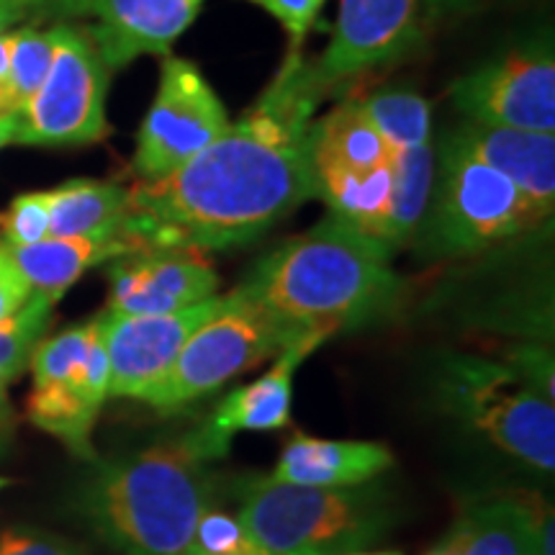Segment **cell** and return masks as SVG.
<instances>
[{
	"label": "cell",
	"mask_w": 555,
	"mask_h": 555,
	"mask_svg": "<svg viewBox=\"0 0 555 555\" xmlns=\"http://www.w3.org/2000/svg\"><path fill=\"white\" fill-rule=\"evenodd\" d=\"M322 95L291 52L260 101L208 147L155 180L127 185L121 237L137 249L240 247L317 198L309 129Z\"/></svg>",
	"instance_id": "6da1fadb"
},
{
	"label": "cell",
	"mask_w": 555,
	"mask_h": 555,
	"mask_svg": "<svg viewBox=\"0 0 555 555\" xmlns=\"http://www.w3.org/2000/svg\"><path fill=\"white\" fill-rule=\"evenodd\" d=\"M391 258L378 242L327 214L268 253L237 288L291 327L332 337L399 309L404 281Z\"/></svg>",
	"instance_id": "7a4b0ae2"
},
{
	"label": "cell",
	"mask_w": 555,
	"mask_h": 555,
	"mask_svg": "<svg viewBox=\"0 0 555 555\" xmlns=\"http://www.w3.org/2000/svg\"><path fill=\"white\" fill-rule=\"evenodd\" d=\"M208 463L193 433L111 461L80 489V515L124 555H185L219 496Z\"/></svg>",
	"instance_id": "3957f363"
},
{
	"label": "cell",
	"mask_w": 555,
	"mask_h": 555,
	"mask_svg": "<svg viewBox=\"0 0 555 555\" xmlns=\"http://www.w3.org/2000/svg\"><path fill=\"white\" fill-rule=\"evenodd\" d=\"M237 519L262 555H345L384 538L391 512L363 486L317 489L247 476L234 486Z\"/></svg>",
	"instance_id": "277c9868"
},
{
	"label": "cell",
	"mask_w": 555,
	"mask_h": 555,
	"mask_svg": "<svg viewBox=\"0 0 555 555\" xmlns=\"http://www.w3.org/2000/svg\"><path fill=\"white\" fill-rule=\"evenodd\" d=\"M543 224L515 183L450 131L435 155L433 191L412 242L429 258H466Z\"/></svg>",
	"instance_id": "5b68a950"
},
{
	"label": "cell",
	"mask_w": 555,
	"mask_h": 555,
	"mask_svg": "<svg viewBox=\"0 0 555 555\" xmlns=\"http://www.w3.org/2000/svg\"><path fill=\"white\" fill-rule=\"evenodd\" d=\"M307 337L330 339L319 332L291 327L234 288L221 296L219 309L193 332L170 371L139 401H147L163 414H172L193 401L211 397L227 380L278 358L286 347Z\"/></svg>",
	"instance_id": "8992f818"
},
{
	"label": "cell",
	"mask_w": 555,
	"mask_h": 555,
	"mask_svg": "<svg viewBox=\"0 0 555 555\" xmlns=\"http://www.w3.org/2000/svg\"><path fill=\"white\" fill-rule=\"evenodd\" d=\"M446 397L455 412L504 453L527 466L555 470L553 399L509 363L486 358H455L446 367Z\"/></svg>",
	"instance_id": "52a82bcc"
},
{
	"label": "cell",
	"mask_w": 555,
	"mask_h": 555,
	"mask_svg": "<svg viewBox=\"0 0 555 555\" xmlns=\"http://www.w3.org/2000/svg\"><path fill=\"white\" fill-rule=\"evenodd\" d=\"M111 67L88 29L54 24V57L37 93L16 119V142L26 147H86L111 134L106 119Z\"/></svg>",
	"instance_id": "ba28073f"
},
{
	"label": "cell",
	"mask_w": 555,
	"mask_h": 555,
	"mask_svg": "<svg viewBox=\"0 0 555 555\" xmlns=\"http://www.w3.org/2000/svg\"><path fill=\"white\" fill-rule=\"evenodd\" d=\"M229 124V111L204 73L191 60L165 54L157 93L139 127L131 157L137 180H155L178 170Z\"/></svg>",
	"instance_id": "9c48e42d"
},
{
	"label": "cell",
	"mask_w": 555,
	"mask_h": 555,
	"mask_svg": "<svg viewBox=\"0 0 555 555\" xmlns=\"http://www.w3.org/2000/svg\"><path fill=\"white\" fill-rule=\"evenodd\" d=\"M425 0H339L335 31L309 78L322 99L356 78L409 57L425 39Z\"/></svg>",
	"instance_id": "30bf717a"
},
{
	"label": "cell",
	"mask_w": 555,
	"mask_h": 555,
	"mask_svg": "<svg viewBox=\"0 0 555 555\" xmlns=\"http://www.w3.org/2000/svg\"><path fill=\"white\" fill-rule=\"evenodd\" d=\"M455 108L474 124L555 134V57L551 41H532L455 80Z\"/></svg>",
	"instance_id": "8fae6325"
},
{
	"label": "cell",
	"mask_w": 555,
	"mask_h": 555,
	"mask_svg": "<svg viewBox=\"0 0 555 555\" xmlns=\"http://www.w3.org/2000/svg\"><path fill=\"white\" fill-rule=\"evenodd\" d=\"M221 296L157 317H124L101 311V335L108 358V397L142 399L157 384L189 337L219 309Z\"/></svg>",
	"instance_id": "7c38bea8"
},
{
	"label": "cell",
	"mask_w": 555,
	"mask_h": 555,
	"mask_svg": "<svg viewBox=\"0 0 555 555\" xmlns=\"http://www.w3.org/2000/svg\"><path fill=\"white\" fill-rule=\"evenodd\" d=\"M108 307L124 317H157L217 296L219 275L204 253L139 249L111 260Z\"/></svg>",
	"instance_id": "4fadbf2b"
},
{
	"label": "cell",
	"mask_w": 555,
	"mask_h": 555,
	"mask_svg": "<svg viewBox=\"0 0 555 555\" xmlns=\"http://www.w3.org/2000/svg\"><path fill=\"white\" fill-rule=\"evenodd\" d=\"M324 337H307L286 347L270 371L253 384L240 386L217 406L198 429H193L198 446L208 461H217L229 453L232 437L237 433H270L283 429L291 420V397H294V376L298 365L307 360Z\"/></svg>",
	"instance_id": "5bb4252c"
},
{
	"label": "cell",
	"mask_w": 555,
	"mask_h": 555,
	"mask_svg": "<svg viewBox=\"0 0 555 555\" xmlns=\"http://www.w3.org/2000/svg\"><path fill=\"white\" fill-rule=\"evenodd\" d=\"M201 0H90L95 18L90 37L111 69L142 54H170V47L196 21Z\"/></svg>",
	"instance_id": "9a60e30c"
},
{
	"label": "cell",
	"mask_w": 555,
	"mask_h": 555,
	"mask_svg": "<svg viewBox=\"0 0 555 555\" xmlns=\"http://www.w3.org/2000/svg\"><path fill=\"white\" fill-rule=\"evenodd\" d=\"M453 134L466 147L515 183L540 219L551 221L555 208V134L463 121Z\"/></svg>",
	"instance_id": "2e32d148"
},
{
	"label": "cell",
	"mask_w": 555,
	"mask_h": 555,
	"mask_svg": "<svg viewBox=\"0 0 555 555\" xmlns=\"http://www.w3.org/2000/svg\"><path fill=\"white\" fill-rule=\"evenodd\" d=\"M393 466L391 448L384 442L319 440L296 433L283 448L281 461L270 478L283 483L347 489L363 486Z\"/></svg>",
	"instance_id": "e0dca14e"
},
{
	"label": "cell",
	"mask_w": 555,
	"mask_h": 555,
	"mask_svg": "<svg viewBox=\"0 0 555 555\" xmlns=\"http://www.w3.org/2000/svg\"><path fill=\"white\" fill-rule=\"evenodd\" d=\"M545 512L540 499L522 494L486 499L429 555H535Z\"/></svg>",
	"instance_id": "ac0fdd59"
},
{
	"label": "cell",
	"mask_w": 555,
	"mask_h": 555,
	"mask_svg": "<svg viewBox=\"0 0 555 555\" xmlns=\"http://www.w3.org/2000/svg\"><path fill=\"white\" fill-rule=\"evenodd\" d=\"M16 262L21 275L29 281L34 294L50 296L60 301L69 286L80 281L86 270L139 253L127 237H47L37 245L5 247Z\"/></svg>",
	"instance_id": "d6986e66"
},
{
	"label": "cell",
	"mask_w": 555,
	"mask_h": 555,
	"mask_svg": "<svg viewBox=\"0 0 555 555\" xmlns=\"http://www.w3.org/2000/svg\"><path fill=\"white\" fill-rule=\"evenodd\" d=\"M311 170H371L388 165L393 150L365 119L356 101H345L311 121Z\"/></svg>",
	"instance_id": "ffe728a7"
},
{
	"label": "cell",
	"mask_w": 555,
	"mask_h": 555,
	"mask_svg": "<svg viewBox=\"0 0 555 555\" xmlns=\"http://www.w3.org/2000/svg\"><path fill=\"white\" fill-rule=\"evenodd\" d=\"M50 237H121L127 185L114 180H67L47 191Z\"/></svg>",
	"instance_id": "44dd1931"
},
{
	"label": "cell",
	"mask_w": 555,
	"mask_h": 555,
	"mask_svg": "<svg viewBox=\"0 0 555 555\" xmlns=\"http://www.w3.org/2000/svg\"><path fill=\"white\" fill-rule=\"evenodd\" d=\"M435 178L433 144L393 152V193L386 217L380 221L376 242L386 253L397 255L414 240L416 227L427 211L429 191Z\"/></svg>",
	"instance_id": "7402d4cb"
},
{
	"label": "cell",
	"mask_w": 555,
	"mask_h": 555,
	"mask_svg": "<svg viewBox=\"0 0 555 555\" xmlns=\"http://www.w3.org/2000/svg\"><path fill=\"white\" fill-rule=\"evenodd\" d=\"M356 103L393 152L433 144V111L420 93L388 88L376 90Z\"/></svg>",
	"instance_id": "603a6c76"
},
{
	"label": "cell",
	"mask_w": 555,
	"mask_h": 555,
	"mask_svg": "<svg viewBox=\"0 0 555 555\" xmlns=\"http://www.w3.org/2000/svg\"><path fill=\"white\" fill-rule=\"evenodd\" d=\"M54 304L50 296L31 294L16 317L0 322V399H5V388L29 367L34 347L50 327Z\"/></svg>",
	"instance_id": "cb8c5ba5"
},
{
	"label": "cell",
	"mask_w": 555,
	"mask_h": 555,
	"mask_svg": "<svg viewBox=\"0 0 555 555\" xmlns=\"http://www.w3.org/2000/svg\"><path fill=\"white\" fill-rule=\"evenodd\" d=\"M54 57V24L50 29L24 26L13 31L9 93H5V114L16 116L26 101L37 93L41 80L50 73Z\"/></svg>",
	"instance_id": "d4e9b609"
},
{
	"label": "cell",
	"mask_w": 555,
	"mask_h": 555,
	"mask_svg": "<svg viewBox=\"0 0 555 555\" xmlns=\"http://www.w3.org/2000/svg\"><path fill=\"white\" fill-rule=\"evenodd\" d=\"M0 245L3 247H26L50 237V206H47V191L24 193L13 198L11 206L0 214Z\"/></svg>",
	"instance_id": "484cf974"
},
{
	"label": "cell",
	"mask_w": 555,
	"mask_h": 555,
	"mask_svg": "<svg viewBox=\"0 0 555 555\" xmlns=\"http://www.w3.org/2000/svg\"><path fill=\"white\" fill-rule=\"evenodd\" d=\"M193 545L208 555H262L240 519L214 506L198 519Z\"/></svg>",
	"instance_id": "4316f807"
},
{
	"label": "cell",
	"mask_w": 555,
	"mask_h": 555,
	"mask_svg": "<svg viewBox=\"0 0 555 555\" xmlns=\"http://www.w3.org/2000/svg\"><path fill=\"white\" fill-rule=\"evenodd\" d=\"M249 3L268 11L286 29L291 39V52H298L304 41H307L324 0H249Z\"/></svg>",
	"instance_id": "83f0119b"
},
{
	"label": "cell",
	"mask_w": 555,
	"mask_h": 555,
	"mask_svg": "<svg viewBox=\"0 0 555 555\" xmlns=\"http://www.w3.org/2000/svg\"><path fill=\"white\" fill-rule=\"evenodd\" d=\"M0 555H88L65 538L34 530H5L0 535Z\"/></svg>",
	"instance_id": "f1b7e54d"
},
{
	"label": "cell",
	"mask_w": 555,
	"mask_h": 555,
	"mask_svg": "<svg viewBox=\"0 0 555 555\" xmlns=\"http://www.w3.org/2000/svg\"><path fill=\"white\" fill-rule=\"evenodd\" d=\"M31 286L16 262L11 260V255L5 253V247L0 245V322L16 317L21 309L26 307V301L31 298Z\"/></svg>",
	"instance_id": "f546056e"
},
{
	"label": "cell",
	"mask_w": 555,
	"mask_h": 555,
	"mask_svg": "<svg viewBox=\"0 0 555 555\" xmlns=\"http://www.w3.org/2000/svg\"><path fill=\"white\" fill-rule=\"evenodd\" d=\"M24 18H78L90 13V0H5Z\"/></svg>",
	"instance_id": "4dcf8cb0"
},
{
	"label": "cell",
	"mask_w": 555,
	"mask_h": 555,
	"mask_svg": "<svg viewBox=\"0 0 555 555\" xmlns=\"http://www.w3.org/2000/svg\"><path fill=\"white\" fill-rule=\"evenodd\" d=\"M11 52H13V31L0 34V116H9L5 114V93H9Z\"/></svg>",
	"instance_id": "1f68e13d"
},
{
	"label": "cell",
	"mask_w": 555,
	"mask_h": 555,
	"mask_svg": "<svg viewBox=\"0 0 555 555\" xmlns=\"http://www.w3.org/2000/svg\"><path fill=\"white\" fill-rule=\"evenodd\" d=\"M553 512L547 509L543 517V525H540V535H538V551L535 555H555V527H553Z\"/></svg>",
	"instance_id": "d6a6232c"
},
{
	"label": "cell",
	"mask_w": 555,
	"mask_h": 555,
	"mask_svg": "<svg viewBox=\"0 0 555 555\" xmlns=\"http://www.w3.org/2000/svg\"><path fill=\"white\" fill-rule=\"evenodd\" d=\"M13 437V412L9 406V399H0V453L9 448Z\"/></svg>",
	"instance_id": "836d02e7"
},
{
	"label": "cell",
	"mask_w": 555,
	"mask_h": 555,
	"mask_svg": "<svg viewBox=\"0 0 555 555\" xmlns=\"http://www.w3.org/2000/svg\"><path fill=\"white\" fill-rule=\"evenodd\" d=\"M429 16H440V13H455L468 9L474 0H425Z\"/></svg>",
	"instance_id": "e575fe53"
},
{
	"label": "cell",
	"mask_w": 555,
	"mask_h": 555,
	"mask_svg": "<svg viewBox=\"0 0 555 555\" xmlns=\"http://www.w3.org/2000/svg\"><path fill=\"white\" fill-rule=\"evenodd\" d=\"M18 21H24V16H21L13 5L5 3V0H0V34L9 31L13 24H18Z\"/></svg>",
	"instance_id": "d590c367"
},
{
	"label": "cell",
	"mask_w": 555,
	"mask_h": 555,
	"mask_svg": "<svg viewBox=\"0 0 555 555\" xmlns=\"http://www.w3.org/2000/svg\"><path fill=\"white\" fill-rule=\"evenodd\" d=\"M16 142V119L13 116H0V150Z\"/></svg>",
	"instance_id": "8d00e7d4"
},
{
	"label": "cell",
	"mask_w": 555,
	"mask_h": 555,
	"mask_svg": "<svg viewBox=\"0 0 555 555\" xmlns=\"http://www.w3.org/2000/svg\"><path fill=\"white\" fill-rule=\"evenodd\" d=\"M345 555H399V553H363V551H356V553H345Z\"/></svg>",
	"instance_id": "74e56055"
},
{
	"label": "cell",
	"mask_w": 555,
	"mask_h": 555,
	"mask_svg": "<svg viewBox=\"0 0 555 555\" xmlns=\"http://www.w3.org/2000/svg\"><path fill=\"white\" fill-rule=\"evenodd\" d=\"M185 555H208V553H204V551H198V547H196V545H193V547H191V551H189V553H185Z\"/></svg>",
	"instance_id": "f35d334b"
},
{
	"label": "cell",
	"mask_w": 555,
	"mask_h": 555,
	"mask_svg": "<svg viewBox=\"0 0 555 555\" xmlns=\"http://www.w3.org/2000/svg\"><path fill=\"white\" fill-rule=\"evenodd\" d=\"M5 486H9V481H5V478H0V489H5Z\"/></svg>",
	"instance_id": "ab89813d"
},
{
	"label": "cell",
	"mask_w": 555,
	"mask_h": 555,
	"mask_svg": "<svg viewBox=\"0 0 555 555\" xmlns=\"http://www.w3.org/2000/svg\"><path fill=\"white\" fill-rule=\"evenodd\" d=\"M201 3H204V0H201Z\"/></svg>",
	"instance_id": "60d3db41"
}]
</instances>
